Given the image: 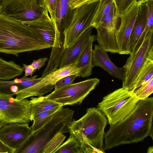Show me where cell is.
I'll use <instances>...</instances> for the list:
<instances>
[{
    "label": "cell",
    "instance_id": "obj_28",
    "mask_svg": "<svg viewBox=\"0 0 153 153\" xmlns=\"http://www.w3.org/2000/svg\"><path fill=\"white\" fill-rule=\"evenodd\" d=\"M66 137L62 133H59L57 134L49 143L43 153H54L62 144Z\"/></svg>",
    "mask_w": 153,
    "mask_h": 153
},
{
    "label": "cell",
    "instance_id": "obj_22",
    "mask_svg": "<svg viewBox=\"0 0 153 153\" xmlns=\"http://www.w3.org/2000/svg\"><path fill=\"white\" fill-rule=\"evenodd\" d=\"M153 77V59H148L140 72L130 91L134 95Z\"/></svg>",
    "mask_w": 153,
    "mask_h": 153
},
{
    "label": "cell",
    "instance_id": "obj_12",
    "mask_svg": "<svg viewBox=\"0 0 153 153\" xmlns=\"http://www.w3.org/2000/svg\"><path fill=\"white\" fill-rule=\"evenodd\" d=\"M22 23L36 32L52 47L63 46L61 33L47 10H45L42 15L36 20Z\"/></svg>",
    "mask_w": 153,
    "mask_h": 153
},
{
    "label": "cell",
    "instance_id": "obj_35",
    "mask_svg": "<svg viewBox=\"0 0 153 153\" xmlns=\"http://www.w3.org/2000/svg\"><path fill=\"white\" fill-rule=\"evenodd\" d=\"M23 65L22 69L23 71L25 72V76H27L30 75L32 77V75L35 71L30 65L23 64Z\"/></svg>",
    "mask_w": 153,
    "mask_h": 153
},
{
    "label": "cell",
    "instance_id": "obj_17",
    "mask_svg": "<svg viewBox=\"0 0 153 153\" xmlns=\"http://www.w3.org/2000/svg\"><path fill=\"white\" fill-rule=\"evenodd\" d=\"M35 75L31 77L24 76L11 81L0 80V94L13 96L19 91L30 87L42 80L45 76L36 78Z\"/></svg>",
    "mask_w": 153,
    "mask_h": 153
},
{
    "label": "cell",
    "instance_id": "obj_15",
    "mask_svg": "<svg viewBox=\"0 0 153 153\" xmlns=\"http://www.w3.org/2000/svg\"><path fill=\"white\" fill-rule=\"evenodd\" d=\"M92 65L99 66L112 76L123 81L124 79V69L116 66L111 60L107 52L99 45H95L92 51Z\"/></svg>",
    "mask_w": 153,
    "mask_h": 153
},
{
    "label": "cell",
    "instance_id": "obj_7",
    "mask_svg": "<svg viewBox=\"0 0 153 153\" xmlns=\"http://www.w3.org/2000/svg\"><path fill=\"white\" fill-rule=\"evenodd\" d=\"M153 31H149L140 47L130 54L123 67L124 79L122 87L131 91L136 79L147 60L153 59Z\"/></svg>",
    "mask_w": 153,
    "mask_h": 153
},
{
    "label": "cell",
    "instance_id": "obj_19",
    "mask_svg": "<svg viewBox=\"0 0 153 153\" xmlns=\"http://www.w3.org/2000/svg\"><path fill=\"white\" fill-rule=\"evenodd\" d=\"M147 10V7L146 3L139 5L138 10L130 38V53L134 50L145 30L146 22Z\"/></svg>",
    "mask_w": 153,
    "mask_h": 153
},
{
    "label": "cell",
    "instance_id": "obj_11",
    "mask_svg": "<svg viewBox=\"0 0 153 153\" xmlns=\"http://www.w3.org/2000/svg\"><path fill=\"white\" fill-rule=\"evenodd\" d=\"M81 71L74 64L59 68L55 71L45 76L40 81L33 86L19 91L15 98L24 99L34 96H42L51 91L54 84L61 78L68 75L75 74L79 76Z\"/></svg>",
    "mask_w": 153,
    "mask_h": 153
},
{
    "label": "cell",
    "instance_id": "obj_25",
    "mask_svg": "<svg viewBox=\"0 0 153 153\" xmlns=\"http://www.w3.org/2000/svg\"><path fill=\"white\" fill-rule=\"evenodd\" d=\"M114 4L113 0H100L93 22V27L95 28L102 22L105 17L109 12Z\"/></svg>",
    "mask_w": 153,
    "mask_h": 153
},
{
    "label": "cell",
    "instance_id": "obj_5",
    "mask_svg": "<svg viewBox=\"0 0 153 153\" xmlns=\"http://www.w3.org/2000/svg\"><path fill=\"white\" fill-rule=\"evenodd\" d=\"M129 90L123 87L105 96L97 108L105 115L110 126L128 116L139 100Z\"/></svg>",
    "mask_w": 153,
    "mask_h": 153
},
{
    "label": "cell",
    "instance_id": "obj_34",
    "mask_svg": "<svg viewBox=\"0 0 153 153\" xmlns=\"http://www.w3.org/2000/svg\"><path fill=\"white\" fill-rule=\"evenodd\" d=\"M48 60L47 57L41 58L38 60H33L30 65L36 71L43 66Z\"/></svg>",
    "mask_w": 153,
    "mask_h": 153
},
{
    "label": "cell",
    "instance_id": "obj_3",
    "mask_svg": "<svg viewBox=\"0 0 153 153\" xmlns=\"http://www.w3.org/2000/svg\"><path fill=\"white\" fill-rule=\"evenodd\" d=\"M108 120L97 108H88L80 119L72 120L69 133L76 140L83 153H103V140Z\"/></svg>",
    "mask_w": 153,
    "mask_h": 153
},
{
    "label": "cell",
    "instance_id": "obj_18",
    "mask_svg": "<svg viewBox=\"0 0 153 153\" xmlns=\"http://www.w3.org/2000/svg\"><path fill=\"white\" fill-rule=\"evenodd\" d=\"M96 40L95 35H91L86 41L84 48L76 62L75 66L81 71L79 77L82 78L91 76L93 66L92 65V46Z\"/></svg>",
    "mask_w": 153,
    "mask_h": 153
},
{
    "label": "cell",
    "instance_id": "obj_38",
    "mask_svg": "<svg viewBox=\"0 0 153 153\" xmlns=\"http://www.w3.org/2000/svg\"><path fill=\"white\" fill-rule=\"evenodd\" d=\"M153 152V146L149 147L147 150V153H152Z\"/></svg>",
    "mask_w": 153,
    "mask_h": 153
},
{
    "label": "cell",
    "instance_id": "obj_36",
    "mask_svg": "<svg viewBox=\"0 0 153 153\" xmlns=\"http://www.w3.org/2000/svg\"><path fill=\"white\" fill-rule=\"evenodd\" d=\"M14 151L0 140V153H14Z\"/></svg>",
    "mask_w": 153,
    "mask_h": 153
},
{
    "label": "cell",
    "instance_id": "obj_27",
    "mask_svg": "<svg viewBox=\"0 0 153 153\" xmlns=\"http://www.w3.org/2000/svg\"><path fill=\"white\" fill-rule=\"evenodd\" d=\"M147 7L146 27L143 34L138 40L143 42L147 33L153 31V0H149L146 3Z\"/></svg>",
    "mask_w": 153,
    "mask_h": 153
},
{
    "label": "cell",
    "instance_id": "obj_32",
    "mask_svg": "<svg viewBox=\"0 0 153 153\" xmlns=\"http://www.w3.org/2000/svg\"><path fill=\"white\" fill-rule=\"evenodd\" d=\"M78 76L72 74L65 76L58 81L54 85V90L72 83L74 79Z\"/></svg>",
    "mask_w": 153,
    "mask_h": 153
},
{
    "label": "cell",
    "instance_id": "obj_10",
    "mask_svg": "<svg viewBox=\"0 0 153 153\" xmlns=\"http://www.w3.org/2000/svg\"><path fill=\"white\" fill-rule=\"evenodd\" d=\"M13 97L0 94V128L8 124L28 123L30 121V101Z\"/></svg>",
    "mask_w": 153,
    "mask_h": 153
},
{
    "label": "cell",
    "instance_id": "obj_6",
    "mask_svg": "<svg viewBox=\"0 0 153 153\" xmlns=\"http://www.w3.org/2000/svg\"><path fill=\"white\" fill-rule=\"evenodd\" d=\"M100 0L89 2L73 9L67 26L64 30L63 46H71L89 28L92 27Z\"/></svg>",
    "mask_w": 153,
    "mask_h": 153
},
{
    "label": "cell",
    "instance_id": "obj_13",
    "mask_svg": "<svg viewBox=\"0 0 153 153\" xmlns=\"http://www.w3.org/2000/svg\"><path fill=\"white\" fill-rule=\"evenodd\" d=\"M139 5L134 2L120 17V23L116 31L120 54L130 53V38Z\"/></svg>",
    "mask_w": 153,
    "mask_h": 153
},
{
    "label": "cell",
    "instance_id": "obj_1",
    "mask_svg": "<svg viewBox=\"0 0 153 153\" xmlns=\"http://www.w3.org/2000/svg\"><path fill=\"white\" fill-rule=\"evenodd\" d=\"M153 98L139 100L128 116L105 133L104 151L140 142L148 136L153 139Z\"/></svg>",
    "mask_w": 153,
    "mask_h": 153
},
{
    "label": "cell",
    "instance_id": "obj_23",
    "mask_svg": "<svg viewBox=\"0 0 153 153\" xmlns=\"http://www.w3.org/2000/svg\"><path fill=\"white\" fill-rule=\"evenodd\" d=\"M64 48L52 47V52L47 66L43 72V76L56 70L61 61Z\"/></svg>",
    "mask_w": 153,
    "mask_h": 153
},
{
    "label": "cell",
    "instance_id": "obj_21",
    "mask_svg": "<svg viewBox=\"0 0 153 153\" xmlns=\"http://www.w3.org/2000/svg\"><path fill=\"white\" fill-rule=\"evenodd\" d=\"M29 101L30 121L35 116L39 113L56 107L62 106L58 103L46 99L45 96L31 97Z\"/></svg>",
    "mask_w": 153,
    "mask_h": 153
},
{
    "label": "cell",
    "instance_id": "obj_24",
    "mask_svg": "<svg viewBox=\"0 0 153 153\" xmlns=\"http://www.w3.org/2000/svg\"><path fill=\"white\" fill-rule=\"evenodd\" d=\"M116 14L115 7L114 4L109 12L105 17L102 22L97 27H100L107 32L116 34L117 26V19Z\"/></svg>",
    "mask_w": 153,
    "mask_h": 153
},
{
    "label": "cell",
    "instance_id": "obj_33",
    "mask_svg": "<svg viewBox=\"0 0 153 153\" xmlns=\"http://www.w3.org/2000/svg\"><path fill=\"white\" fill-rule=\"evenodd\" d=\"M97 0H70L69 6L72 10L80 7L89 2Z\"/></svg>",
    "mask_w": 153,
    "mask_h": 153
},
{
    "label": "cell",
    "instance_id": "obj_29",
    "mask_svg": "<svg viewBox=\"0 0 153 153\" xmlns=\"http://www.w3.org/2000/svg\"><path fill=\"white\" fill-rule=\"evenodd\" d=\"M134 0H113L116 9L117 17H120L132 5Z\"/></svg>",
    "mask_w": 153,
    "mask_h": 153
},
{
    "label": "cell",
    "instance_id": "obj_31",
    "mask_svg": "<svg viewBox=\"0 0 153 153\" xmlns=\"http://www.w3.org/2000/svg\"><path fill=\"white\" fill-rule=\"evenodd\" d=\"M58 1L59 0H41L42 7L48 11L51 19L56 25V14Z\"/></svg>",
    "mask_w": 153,
    "mask_h": 153
},
{
    "label": "cell",
    "instance_id": "obj_4",
    "mask_svg": "<svg viewBox=\"0 0 153 153\" xmlns=\"http://www.w3.org/2000/svg\"><path fill=\"white\" fill-rule=\"evenodd\" d=\"M74 113L73 110L62 106L42 127L31 132L14 153H43L49 143L57 134L69 132L68 126Z\"/></svg>",
    "mask_w": 153,
    "mask_h": 153
},
{
    "label": "cell",
    "instance_id": "obj_30",
    "mask_svg": "<svg viewBox=\"0 0 153 153\" xmlns=\"http://www.w3.org/2000/svg\"><path fill=\"white\" fill-rule=\"evenodd\" d=\"M153 92V77L134 95L139 100L145 99Z\"/></svg>",
    "mask_w": 153,
    "mask_h": 153
},
{
    "label": "cell",
    "instance_id": "obj_37",
    "mask_svg": "<svg viewBox=\"0 0 153 153\" xmlns=\"http://www.w3.org/2000/svg\"><path fill=\"white\" fill-rule=\"evenodd\" d=\"M149 0H134V3L140 5L141 4L146 3Z\"/></svg>",
    "mask_w": 153,
    "mask_h": 153
},
{
    "label": "cell",
    "instance_id": "obj_14",
    "mask_svg": "<svg viewBox=\"0 0 153 153\" xmlns=\"http://www.w3.org/2000/svg\"><path fill=\"white\" fill-rule=\"evenodd\" d=\"M32 132L28 123L7 124L0 128V140L15 151L24 142Z\"/></svg>",
    "mask_w": 153,
    "mask_h": 153
},
{
    "label": "cell",
    "instance_id": "obj_16",
    "mask_svg": "<svg viewBox=\"0 0 153 153\" xmlns=\"http://www.w3.org/2000/svg\"><path fill=\"white\" fill-rule=\"evenodd\" d=\"M92 27H91L88 29L70 47L64 48L59 68L76 62L84 48L86 41L91 35Z\"/></svg>",
    "mask_w": 153,
    "mask_h": 153
},
{
    "label": "cell",
    "instance_id": "obj_20",
    "mask_svg": "<svg viewBox=\"0 0 153 153\" xmlns=\"http://www.w3.org/2000/svg\"><path fill=\"white\" fill-rule=\"evenodd\" d=\"M70 0H59L56 14V22L61 33L68 24L71 18L73 10L69 6Z\"/></svg>",
    "mask_w": 153,
    "mask_h": 153
},
{
    "label": "cell",
    "instance_id": "obj_9",
    "mask_svg": "<svg viewBox=\"0 0 153 153\" xmlns=\"http://www.w3.org/2000/svg\"><path fill=\"white\" fill-rule=\"evenodd\" d=\"M1 14L21 22L40 17L45 10L41 0H0Z\"/></svg>",
    "mask_w": 153,
    "mask_h": 153
},
{
    "label": "cell",
    "instance_id": "obj_8",
    "mask_svg": "<svg viewBox=\"0 0 153 153\" xmlns=\"http://www.w3.org/2000/svg\"><path fill=\"white\" fill-rule=\"evenodd\" d=\"M97 78L88 79L71 84L56 90L45 96L46 99L62 106L74 104L80 105L85 98L100 83Z\"/></svg>",
    "mask_w": 153,
    "mask_h": 153
},
{
    "label": "cell",
    "instance_id": "obj_2",
    "mask_svg": "<svg viewBox=\"0 0 153 153\" xmlns=\"http://www.w3.org/2000/svg\"><path fill=\"white\" fill-rule=\"evenodd\" d=\"M52 47L22 22L0 14V53L13 54Z\"/></svg>",
    "mask_w": 153,
    "mask_h": 153
},
{
    "label": "cell",
    "instance_id": "obj_26",
    "mask_svg": "<svg viewBox=\"0 0 153 153\" xmlns=\"http://www.w3.org/2000/svg\"><path fill=\"white\" fill-rule=\"evenodd\" d=\"M56 153H83L76 139L72 135L54 152Z\"/></svg>",
    "mask_w": 153,
    "mask_h": 153
}]
</instances>
